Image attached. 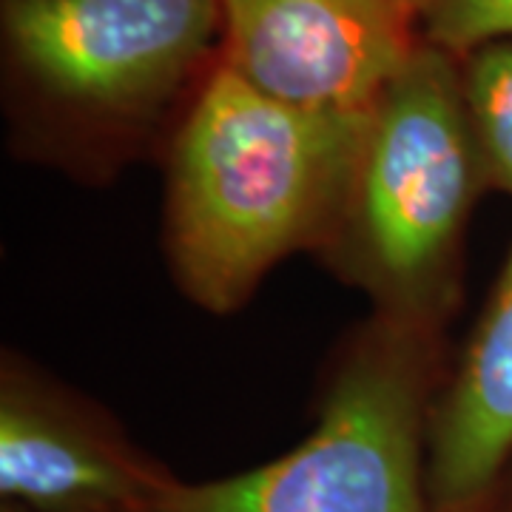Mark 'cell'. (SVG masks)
<instances>
[{"label": "cell", "mask_w": 512, "mask_h": 512, "mask_svg": "<svg viewBox=\"0 0 512 512\" xmlns=\"http://www.w3.org/2000/svg\"><path fill=\"white\" fill-rule=\"evenodd\" d=\"M447 328L370 311L339 342L313 433L285 456L183 481L165 512H433L427 439Z\"/></svg>", "instance_id": "4"}, {"label": "cell", "mask_w": 512, "mask_h": 512, "mask_svg": "<svg viewBox=\"0 0 512 512\" xmlns=\"http://www.w3.org/2000/svg\"><path fill=\"white\" fill-rule=\"evenodd\" d=\"M0 512H32V510H23V507H18V504H3V501H0Z\"/></svg>", "instance_id": "12"}, {"label": "cell", "mask_w": 512, "mask_h": 512, "mask_svg": "<svg viewBox=\"0 0 512 512\" xmlns=\"http://www.w3.org/2000/svg\"><path fill=\"white\" fill-rule=\"evenodd\" d=\"M419 35L456 57L493 40H512V0H433L421 15Z\"/></svg>", "instance_id": "9"}, {"label": "cell", "mask_w": 512, "mask_h": 512, "mask_svg": "<svg viewBox=\"0 0 512 512\" xmlns=\"http://www.w3.org/2000/svg\"><path fill=\"white\" fill-rule=\"evenodd\" d=\"M180 484L103 404L20 350H3V504L32 512H165Z\"/></svg>", "instance_id": "5"}, {"label": "cell", "mask_w": 512, "mask_h": 512, "mask_svg": "<svg viewBox=\"0 0 512 512\" xmlns=\"http://www.w3.org/2000/svg\"><path fill=\"white\" fill-rule=\"evenodd\" d=\"M478 512H512V456L507 458L501 476L495 478L493 490L487 493Z\"/></svg>", "instance_id": "10"}, {"label": "cell", "mask_w": 512, "mask_h": 512, "mask_svg": "<svg viewBox=\"0 0 512 512\" xmlns=\"http://www.w3.org/2000/svg\"><path fill=\"white\" fill-rule=\"evenodd\" d=\"M402 3H404V9H407V12H410L413 18H416V23H419L421 15L427 12V6H430L433 0H402Z\"/></svg>", "instance_id": "11"}, {"label": "cell", "mask_w": 512, "mask_h": 512, "mask_svg": "<svg viewBox=\"0 0 512 512\" xmlns=\"http://www.w3.org/2000/svg\"><path fill=\"white\" fill-rule=\"evenodd\" d=\"M15 77L12 154L80 185L163 157L205 60L222 0H3Z\"/></svg>", "instance_id": "2"}, {"label": "cell", "mask_w": 512, "mask_h": 512, "mask_svg": "<svg viewBox=\"0 0 512 512\" xmlns=\"http://www.w3.org/2000/svg\"><path fill=\"white\" fill-rule=\"evenodd\" d=\"M419 40L402 0H222V63L305 109L365 114Z\"/></svg>", "instance_id": "6"}, {"label": "cell", "mask_w": 512, "mask_h": 512, "mask_svg": "<svg viewBox=\"0 0 512 512\" xmlns=\"http://www.w3.org/2000/svg\"><path fill=\"white\" fill-rule=\"evenodd\" d=\"M490 191L461 86V57L419 40L367 109L319 262L370 311L447 328L467 234Z\"/></svg>", "instance_id": "3"}, {"label": "cell", "mask_w": 512, "mask_h": 512, "mask_svg": "<svg viewBox=\"0 0 512 512\" xmlns=\"http://www.w3.org/2000/svg\"><path fill=\"white\" fill-rule=\"evenodd\" d=\"M365 114L288 103L217 57L163 154V245L188 302L234 313L282 259L319 251Z\"/></svg>", "instance_id": "1"}, {"label": "cell", "mask_w": 512, "mask_h": 512, "mask_svg": "<svg viewBox=\"0 0 512 512\" xmlns=\"http://www.w3.org/2000/svg\"><path fill=\"white\" fill-rule=\"evenodd\" d=\"M461 86L487 185L512 200V40L461 57Z\"/></svg>", "instance_id": "8"}, {"label": "cell", "mask_w": 512, "mask_h": 512, "mask_svg": "<svg viewBox=\"0 0 512 512\" xmlns=\"http://www.w3.org/2000/svg\"><path fill=\"white\" fill-rule=\"evenodd\" d=\"M512 456V251L467 345L453 356L430 419L433 512H478Z\"/></svg>", "instance_id": "7"}]
</instances>
